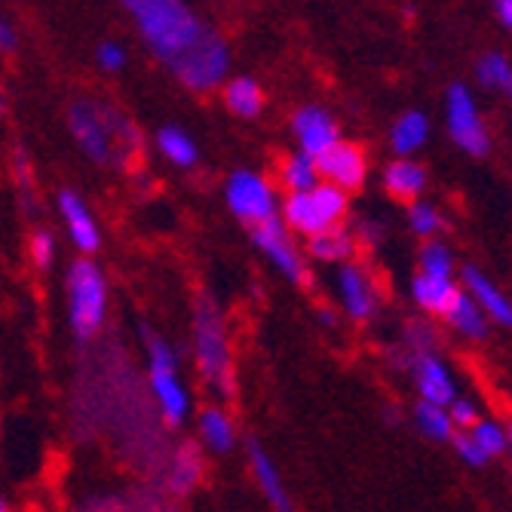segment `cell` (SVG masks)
<instances>
[{
  "instance_id": "cell-1",
  "label": "cell",
  "mask_w": 512,
  "mask_h": 512,
  "mask_svg": "<svg viewBox=\"0 0 512 512\" xmlns=\"http://www.w3.org/2000/svg\"><path fill=\"white\" fill-rule=\"evenodd\" d=\"M123 7L138 22L151 53L166 65L178 62L209 31L184 0H123Z\"/></svg>"
},
{
  "instance_id": "cell-2",
  "label": "cell",
  "mask_w": 512,
  "mask_h": 512,
  "mask_svg": "<svg viewBox=\"0 0 512 512\" xmlns=\"http://www.w3.org/2000/svg\"><path fill=\"white\" fill-rule=\"evenodd\" d=\"M142 338H145V381H148L151 402L157 408L163 427L178 430L188 424L191 408H194L191 390L181 378L178 350L151 329H142Z\"/></svg>"
},
{
  "instance_id": "cell-3",
  "label": "cell",
  "mask_w": 512,
  "mask_h": 512,
  "mask_svg": "<svg viewBox=\"0 0 512 512\" xmlns=\"http://www.w3.org/2000/svg\"><path fill=\"white\" fill-rule=\"evenodd\" d=\"M191 350L194 365L206 387L218 396L234 393V350H230V332H227V316L224 310L200 295L191 325Z\"/></svg>"
},
{
  "instance_id": "cell-4",
  "label": "cell",
  "mask_w": 512,
  "mask_h": 512,
  "mask_svg": "<svg viewBox=\"0 0 512 512\" xmlns=\"http://www.w3.org/2000/svg\"><path fill=\"white\" fill-rule=\"evenodd\" d=\"M65 304H68V325L77 341H92L102 335L111 307V289L105 270L92 258H77L68 267Z\"/></svg>"
},
{
  "instance_id": "cell-5",
  "label": "cell",
  "mask_w": 512,
  "mask_h": 512,
  "mask_svg": "<svg viewBox=\"0 0 512 512\" xmlns=\"http://www.w3.org/2000/svg\"><path fill=\"white\" fill-rule=\"evenodd\" d=\"M350 215V197L329 184H316L304 194H289L279 203V221L286 224L292 237H316L325 230L341 227Z\"/></svg>"
},
{
  "instance_id": "cell-6",
  "label": "cell",
  "mask_w": 512,
  "mask_h": 512,
  "mask_svg": "<svg viewBox=\"0 0 512 512\" xmlns=\"http://www.w3.org/2000/svg\"><path fill=\"white\" fill-rule=\"evenodd\" d=\"M68 126H71V135H74L77 148L92 163H108V160H114L117 135L120 138H129V135L138 138L135 129L123 117H117V114H111V111H105L99 105H89V102H77L71 108Z\"/></svg>"
},
{
  "instance_id": "cell-7",
  "label": "cell",
  "mask_w": 512,
  "mask_h": 512,
  "mask_svg": "<svg viewBox=\"0 0 512 512\" xmlns=\"http://www.w3.org/2000/svg\"><path fill=\"white\" fill-rule=\"evenodd\" d=\"M249 237H252V246L270 261V267H276V273L289 279L292 286L310 283V261L304 249L295 243V237L286 230V224L279 221V215L249 227Z\"/></svg>"
},
{
  "instance_id": "cell-8",
  "label": "cell",
  "mask_w": 512,
  "mask_h": 512,
  "mask_svg": "<svg viewBox=\"0 0 512 512\" xmlns=\"http://www.w3.org/2000/svg\"><path fill=\"white\" fill-rule=\"evenodd\" d=\"M224 203L234 212V218L246 221L249 227L279 215L276 188L255 169H237L224 181Z\"/></svg>"
},
{
  "instance_id": "cell-9",
  "label": "cell",
  "mask_w": 512,
  "mask_h": 512,
  "mask_svg": "<svg viewBox=\"0 0 512 512\" xmlns=\"http://www.w3.org/2000/svg\"><path fill=\"white\" fill-rule=\"evenodd\" d=\"M445 117H448V132L454 138V145L470 154V157H485L491 151V135H488V126L479 114V105L473 99V92L463 86V83H454L448 89V102H445Z\"/></svg>"
},
{
  "instance_id": "cell-10",
  "label": "cell",
  "mask_w": 512,
  "mask_h": 512,
  "mask_svg": "<svg viewBox=\"0 0 512 512\" xmlns=\"http://www.w3.org/2000/svg\"><path fill=\"white\" fill-rule=\"evenodd\" d=\"M230 65V53L218 34L206 31L200 43H194L188 53H184L178 62H172L169 68L178 74V80L184 86H191L197 92H206L212 86H218L227 74Z\"/></svg>"
},
{
  "instance_id": "cell-11",
  "label": "cell",
  "mask_w": 512,
  "mask_h": 512,
  "mask_svg": "<svg viewBox=\"0 0 512 512\" xmlns=\"http://www.w3.org/2000/svg\"><path fill=\"white\" fill-rule=\"evenodd\" d=\"M335 295L341 310L353 322H371L381 310V286L375 273L359 261H347L335 270Z\"/></svg>"
},
{
  "instance_id": "cell-12",
  "label": "cell",
  "mask_w": 512,
  "mask_h": 512,
  "mask_svg": "<svg viewBox=\"0 0 512 512\" xmlns=\"http://www.w3.org/2000/svg\"><path fill=\"white\" fill-rule=\"evenodd\" d=\"M402 365L408 371V378L421 396V402H433V405H448L460 387L454 381V371L448 368V362L439 356V347L433 350H411L402 353Z\"/></svg>"
},
{
  "instance_id": "cell-13",
  "label": "cell",
  "mask_w": 512,
  "mask_h": 512,
  "mask_svg": "<svg viewBox=\"0 0 512 512\" xmlns=\"http://www.w3.org/2000/svg\"><path fill=\"white\" fill-rule=\"evenodd\" d=\"M316 175L329 188H338L341 194H353L362 188L368 175L365 151L353 142H335L329 151L316 157Z\"/></svg>"
},
{
  "instance_id": "cell-14",
  "label": "cell",
  "mask_w": 512,
  "mask_h": 512,
  "mask_svg": "<svg viewBox=\"0 0 512 512\" xmlns=\"http://www.w3.org/2000/svg\"><path fill=\"white\" fill-rule=\"evenodd\" d=\"M457 286L460 292L467 295L485 316L491 325H500V329H509L512 325V304L506 298V292L494 283V279L476 267V264H463L460 276H457Z\"/></svg>"
},
{
  "instance_id": "cell-15",
  "label": "cell",
  "mask_w": 512,
  "mask_h": 512,
  "mask_svg": "<svg viewBox=\"0 0 512 512\" xmlns=\"http://www.w3.org/2000/svg\"><path fill=\"white\" fill-rule=\"evenodd\" d=\"M59 218L65 224V234L71 240V246L80 252V258H92L99 249H102V227L92 215L89 203L74 194V191H62L59 194Z\"/></svg>"
},
{
  "instance_id": "cell-16",
  "label": "cell",
  "mask_w": 512,
  "mask_h": 512,
  "mask_svg": "<svg viewBox=\"0 0 512 512\" xmlns=\"http://www.w3.org/2000/svg\"><path fill=\"white\" fill-rule=\"evenodd\" d=\"M246 460H249V473H252L258 491L264 494V500L270 503V509L273 512H295V500H292V491L286 485L283 470H279V463L270 457V451L258 439L246 442Z\"/></svg>"
},
{
  "instance_id": "cell-17",
  "label": "cell",
  "mask_w": 512,
  "mask_h": 512,
  "mask_svg": "<svg viewBox=\"0 0 512 512\" xmlns=\"http://www.w3.org/2000/svg\"><path fill=\"white\" fill-rule=\"evenodd\" d=\"M292 129H295V138H298V145H301V154H307L310 160H316L319 154L329 151L335 142H341L332 114H325L316 105H307V108L295 111Z\"/></svg>"
},
{
  "instance_id": "cell-18",
  "label": "cell",
  "mask_w": 512,
  "mask_h": 512,
  "mask_svg": "<svg viewBox=\"0 0 512 512\" xmlns=\"http://www.w3.org/2000/svg\"><path fill=\"white\" fill-rule=\"evenodd\" d=\"M240 442L234 414L221 405H206L197 414V445L212 454H230Z\"/></svg>"
},
{
  "instance_id": "cell-19",
  "label": "cell",
  "mask_w": 512,
  "mask_h": 512,
  "mask_svg": "<svg viewBox=\"0 0 512 512\" xmlns=\"http://www.w3.org/2000/svg\"><path fill=\"white\" fill-rule=\"evenodd\" d=\"M411 301L414 307L427 313V316H445V310L451 307V301L457 298L460 286L457 276H430V273H414L408 283Z\"/></svg>"
},
{
  "instance_id": "cell-20",
  "label": "cell",
  "mask_w": 512,
  "mask_h": 512,
  "mask_svg": "<svg viewBox=\"0 0 512 512\" xmlns=\"http://www.w3.org/2000/svg\"><path fill=\"white\" fill-rule=\"evenodd\" d=\"M384 191L399 200V203H414V200H424L427 191V169L411 160V157H399L384 169Z\"/></svg>"
},
{
  "instance_id": "cell-21",
  "label": "cell",
  "mask_w": 512,
  "mask_h": 512,
  "mask_svg": "<svg viewBox=\"0 0 512 512\" xmlns=\"http://www.w3.org/2000/svg\"><path fill=\"white\" fill-rule=\"evenodd\" d=\"M203 451L197 442H184L175 448L169 467H166V488L178 497L191 494L203 482Z\"/></svg>"
},
{
  "instance_id": "cell-22",
  "label": "cell",
  "mask_w": 512,
  "mask_h": 512,
  "mask_svg": "<svg viewBox=\"0 0 512 512\" xmlns=\"http://www.w3.org/2000/svg\"><path fill=\"white\" fill-rule=\"evenodd\" d=\"M442 322L448 325V329H451L457 338L473 341V344L488 341V338H491V329H494V325L488 322V316H485L467 295H463V292H457V298H454L451 307L445 310Z\"/></svg>"
},
{
  "instance_id": "cell-23",
  "label": "cell",
  "mask_w": 512,
  "mask_h": 512,
  "mask_svg": "<svg viewBox=\"0 0 512 512\" xmlns=\"http://www.w3.org/2000/svg\"><path fill=\"white\" fill-rule=\"evenodd\" d=\"M356 237L353 230H347L344 224L341 227H332L325 230V234H316L307 240V261H319V264H332V267H341L347 261H356Z\"/></svg>"
},
{
  "instance_id": "cell-24",
  "label": "cell",
  "mask_w": 512,
  "mask_h": 512,
  "mask_svg": "<svg viewBox=\"0 0 512 512\" xmlns=\"http://www.w3.org/2000/svg\"><path fill=\"white\" fill-rule=\"evenodd\" d=\"M430 138V120L421 111H408L402 114L393 129H390V145L399 157H411L414 151H421Z\"/></svg>"
},
{
  "instance_id": "cell-25",
  "label": "cell",
  "mask_w": 512,
  "mask_h": 512,
  "mask_svg": "<svg viewBox=\"0 0 512 512\" xmlns=\"http://www.w3.org/2000/svg\"><path fill=\"white\" fill-rule=\"evenodd\" d=\"M411 417H414L417 433H421L424 439H430V442H436V445H451V439H454L457 430H454V424H451V417H448V408H445V405H433V402H421V399H417Z\"/></svg>"
},
{
  "instance_id": "cell-26",
  "label": "cell",
  "mask_w": 512,
  "mask_h": 512,
  "mask_svg": "<svg viewBox=\"0 0 512 512\" xmlns=\"http://www.w3.org/2000/svg\"><path fill=\"white\" fill-rule=\"evenodd\" d=\"M157 151L178 169H194L200 160L197 142L181 126H163L157 132Z\"/></svg>"
},
{
  "instance_id": "cell-27",
  "label": "cell",
  "mask_w": 512,
  "mask_h": 512,
  "mask_svg": "<svg viewBox=\"0 0 512 512\" xmlns=\"http://www.w3.org/2000/svg\"><path fill=\"white\" fill-rule=\"evenodd\" d=\"M224 105L234 111L237 117H258L261 108H264V96H261V86L249 77H237V80H230L227 89H224Z\"/></svg>"
},
{
  "instance_id": "cell-28",
  "label": "cell",
  "mask_w": 512,
  "mask_h": 512,
  "mask_svg": "<svg viewBox=\"0 0 512 512\" xmlns=\"http://www.w3.org/2000/svg\"><path fill=\"white\" fill-rule=\"evenodd\" d=\"M467 436L479 445V451L494 460V457H503L509 451V427L503 421H497V417H479V421L467 430Z\"/></svg>"
},
{
  "instance_id": "cell-29",
  "label": "cell",
  "mask_w": 512,
  "mask_h": 512,
  "mask_svg": "<svg viewBox=\"0 0 512 512\" xmlns=\"http://www.w3.org/2000/svg\"><path fill=\"white\" fill-rule=\"evenodd\" d=\"M408 227L417 240H439V234L445 230V215L439 206H433L430 200H414L408 206Z\"/></svg>"
},
{
  "instance_id": "cell-30",
  "label": "cell",
  "mask_w": 512,
  "mask_h": 512,
  "mask_svg": "<svg viewBox=\"0 0 512 512\" xmlns=\"http://www.w3.org/2000/svg\"><path fill=\"white\" fill-rule=\"evenodd\" d=\"M279 181H283V188L289 194H304L310 188L319 184V175H316V160H310L307 154H292L283 169H279Z\"/></svg>"
},
{
  "instance_id": "cell-31",
  "label": "cell",
  "mask_w": 512,
  "mask_h": 512,
  "mask_svg": "<svg viewBox=\"0 0 512 512\" xmlns=\"http://www.w3.org/2000/svg\"><path fill=\"white\" fill-rule=\"evenodd\" d=\"M417 273L430 276H457V261L454 252L442 240H427L417 249Z\"/></svg>"
},
{
  "instance_id": "cell-32",
  "label": "cell",
  "mask_w": 512,
  "mask_h": 512,
  "mask_svg": "<svg viewBox=\"0 0 512 512\" xmlns=\"http://www.w3.org/2000/svg\"><path fill=\"white\" fill-rule=\"evenodd\" d=\"M476 77L485 89H500V92H509L512 89V71H509V62L506 56L500 53H491L479 62L476 68Z\"/></svg>"
},
{
  "instance_id": "cell-33",
  "label": "cell",
  "mask_w": 512,
  "mask_h": 512,
  "mask_svg": "<svg viewBox=\"0 0 512 512\" xmlns=\"http://www.w3.org/2000/svg\"><path fill=\"white\" fill-rule=\"evenodd\" d=\"M56 255H59V243L53 237V230H46V227H37L31 230V237H28V258L37 270H50L56 264Z\"/></svg>"
},
{
  "instance_id": "cell-34",
  "label": "cell",
  "mask_w": 512,
  "mask_h": 512,
  "mask_svg": "<svg viewBox=\"0 0 512 512\" xmlns=\"http://www.w3.org/2000/svg\"><path fill=\"white\" fill-rule=\"evenodd\" d=\"M445 408H448V417H451V424H454L457 433H467V430L479 421V417H482L479 402L470 399V396H463V393H457Z\"/></svg>"
},
{
  "instance_id": "cell-35",
  "label": "cell",
  "mask_w": 512,
  "mask_h": 512,
  "mask_svg": "<svg viewBox=\"0 0 512 512\" xmlns=\"http://www.w3.org/2000/svg\"><path fill=\"white\" fill-rule=\"evenodd\" d=\"M451 448H454V454L467 463V467H473V470H482V467H488V457L479 451V445L467 436V433H454V439H451Z\"/></svg>"
},
{
  "instance_id": "cell-36",
  "label": "cell",
  "mask_w": 512,
  "mask_h": 512,
  "mask_svg": "<svg viewBox=\"0 0 512 512\" xmlns=\"http://www.w3.org/2000/svg\"><path fill=\"white\" fill-rule=\"evenodd\" d=\"M353 237H356V246H381L384 243V227L381 224H371V221H359L356 230H353Z\"/></svg>"
},
{
  "instance_id": "cell-37",
  "label": "cell",
  "mask_w": 512,
  "mask_h": 512,
  "mask_svg": "<svg viewBox=\"0 0 512 512\" xmlns=\"http://www.w3.org/2000/svg\"><path fill=\"white\" fill-rule=\"evenodd\" d=\"M99 65L105 71H120L126 65V53H123V46L117 43H102L99 46Z\"/></svg>"
},
{
  "instance_id": "cell-38",
  "label": "cell",
  "mask_w": 512,
  "mask_h": 512,
  "mask_svg": "<svg viewBox=\"0 0 512 512\" xmlns=\"http://www.w3.org/2000/svg\"><path fill=\"white\" fill-rule=\"evenodd\" d=\"M10 50H16V34H13L10 22L0 16V53H10Z\"/></svg>"
},
{
  "instance_id": "cell-39",
  "label": "cell",
  "mask_w": 512,
  "mask_h": 512,
  "mask_svg": "<svg viewBox=\"0 0 512 512\" xmlns=\"http://www.w3.org/2000/svg\"><path fill=\"white\" fill-rule=\"evenodd\" d=\"M494 10H497L500 22L509 28L512 25V0H494Z\"/></svg>"
},
{
  "instance_id": "cell-40",
  "label": "cell",
  "mask_w": 512,
  "mask_h": 512,
  "mask_svg": "<svg viewBox=\"0 0 512 512\" xmlns=\"http://www.w3.org/2000/svg\"><path fill=\"white\" fill-rule=\"evenodd\" d=\"M0 512H13V509H10V503H7V497H4V494H0Z\"/></svg>"
}]
</instances>
